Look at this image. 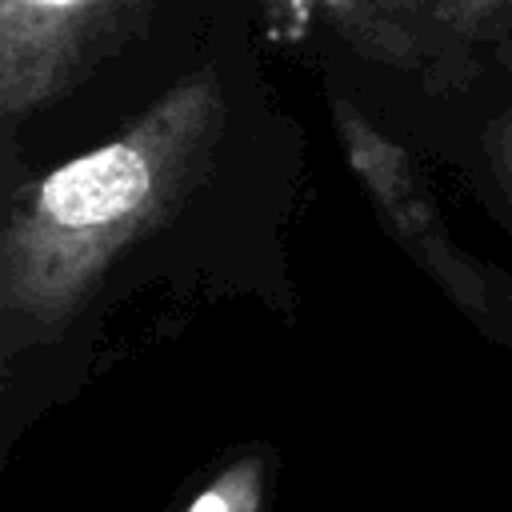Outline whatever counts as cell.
I'll return each mask as SVG.
<instances>
[{
  "instance_id": "6da1fadb",
  "label": "cell",
  "mask_w": 512,
  "mask_h": 512,
  "mask_svg": "<svg viewBox=\"0 0 512 512\" xmlns=\"http://www.w3.org/2000/svg\"><path fill=\"white\" fill-rule=\"evenodd\" d=\"M300 176L216 60L80 144L0 164V472L116 368L224 308L292 328Z\"/></svg>"
},
{
  "instance_id": "7a4b0ae2",
  "label": "cell",
  "mask_w": 512,
  "mask_h": 512,
  "mask_svg": "<svg viewBox=\"0 0 512 512\" xmlns=\"http://www.w3.org/2000/svg\"><path fill=\"white\" fill-rule=\"evenodd\" d=\"M328 112L340 160L360 184L380 232L472 332L512 352V272L460 240L420 156L360 100L332 92Z\"/></svg>"
},
{
  "instance_id": "3957f363",
  "label": "cell",
  "mask_w": 512,
  "mask_h": 512,
  "mask_svg": "<svg viewBox=\"0 0 512 512\" xmlns=\"http://www.w3.org/2000/svg\"><path fill=\"white\" fill-rule=\"evenodd\" d=\"M152 0H0V160L140 32Z\"/></svg>"
},
{
  "instance_id": "277c9868",
  "label": "cell",
  "mask_w": 512,
  "mask_h": 512,
  "mask_svg": "<svg viewBox=\"0 0 512 512\" xmlns=\"http://www.w3.org/2000/svg\"><path fill=\"white\" fill-rule=\"evenodd\" d=\"M284 452L264 440H236L196 464L164 504V512H272Z\"/></svg>"
},
{
  "instance_id": "5b68a950",
  "label": "cell",
  "mask_w": 512,
  "mask_h": 512,
  "mask_svg": "<svg viewBox=\"0 0 512 512\" xmlns=\"http://www.w3.org/2000/svg\"><path fill=\"white\" fill-rule=\"evenodd\" d=\"M456 168L476 204L512 240V92L468 124L456 148Z\"/></svg>"
}]
</instances>
